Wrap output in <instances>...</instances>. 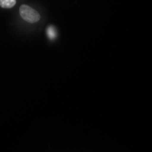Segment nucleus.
Segmentation results:
<instances>
[{
  "mask_svg": "<svg viewBox=\"0 0 152 152\" xmlns=\"http://www.w3.org/2000/svg\"><path fill=\"white\" fill-rule=\"evenodd\" d=\"M47 34L48 37L50 39H54V38L56 37V31L53 26H49V27L47 28Z\"/></svg>",
  "mask_w": 152,
  "mask_h": 152,
  "instance_id": "obj_3",
  "label": "nucleus"
},
{
  "mask_svg": "<svg viewBox=\"0 0 152 152\" xmlns=\"http://www.w3.org/2000/svg\"><path fill=\"white\" fill-rule=\"evenodd\" d=\"M20 14L25 20L31 23L37 22L40 18L37 11L27 5H22L20 7Z\"/></svg>",
  "mask_w": 152,
  "mask_h": 152,
  "instance_id": "obj_1",
  "label": "nucleus"
},
{
  "mask_svg": "<svg viewBox=\"0 0 152 152\" xmlns=\"http://www.w3.org/2000/svg\"><path fill=\"white\" fill-rule=\"evenodd\" d=\"M16 4V0H0V6L3 8H11Z\"/></svg>",
  "mask_w": 152,
  "mask_h": 152,
  "instance_id": "obj_2",
  "label": "nucleus"
}]
</instances>
